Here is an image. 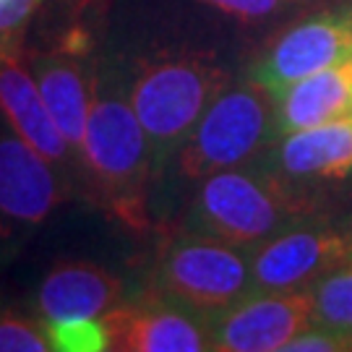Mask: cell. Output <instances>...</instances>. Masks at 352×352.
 I'll return each mask as SVG.
<instances>
[{
	"label": "cell",
	"instance_id": "277c9868",
	"mask_svg": "<svg viewBox=\"0 0 352 352\" xmlns=\"http://www.w3.org/2000/svg\"><path fill=\"white\" fill-rule=\"evenodd\" d=\"M277 139V94L256 84H230L199 118L177 151V175L190 183L258 160Z\"/></svg>",
	"mask_w": 352,
	"mask_h": 352
},
{
	"label": "cell",
	"instance_id": "ffe728a7",
	"mask_svg": "<svg viewBox=\"0 0 352 352\" xmlns=\"http://www.w3.org/2000/svg\"><path fill=\"white\" fill-rule=\"evenodd\" d=\"M201 3L227 13V16H235L240 21H261V19L279 13L295 0H201Z\"/></svg>",
	"mask_w": 352,
	"mask_h": 352
},
{
	"label": "cell",
	"instance_id": "8fae6325",
	"mask_svg": "<svg viewBox=\"0 0 352 352\" xmlns=\"http://www.w3.org/2000/svg\"><path fill=\"white\" fill-rule=\"evenodd\" d=\"M110 350L123 352H201L212 347V321L164 300L162 295L115 305L102 316Z\"/></svg>",
	"mask_w": 352,
	"mask_h": 352
},
{
	"label": "cell",
	"instance_id": "7c38bea8",
	"mask_svg": "<svg viewBox=\"0 0 352 352\" xmlns=\"http://www.w3.org/2000/svg\"><path fill=\"white\" fill-rule=\"evenodd\" d=\"M87 55L89 50L84 37L76 39V45L63 42L60 47L52 50L26 52V63L37 81L39 94L58 128L63 131L65 141L78 154V160H81V144L91 104V81H94V63H89Z\"/></svg>",
	"mask_w": 352,
	"mask_h": 352
},
{
	"label": "cell",
	"instance_id": "ba28073f",
	"mask_svg": "<svg viewBox=\"0 0 352 352\" xmlns=\"http://www.w3.org/2000/svg\"><path fill=\"white\" fill-rule=\"evenodd\" d=\"M347 60H352V6L314 13L292 24L272 39L248 78L279 97L295 81Z\"/></svg>",
	"mask_w": 352,
	"mask_h": 352
},
{
	"label": "cell",
	"instance_id": "8992f818",
	"mask_svg": "<svg viewBox=\"0 0 352 352\" xmlns=\"http://www.w3.org/2000/svg\"><path fill=\"white\" fill-rule=\"evenodd\" d=\"M352 235L305 217L248 251L253 292L311 287L350 261Z\"/></svg>",
	"mask_w": 352,
	"mask_h": 352
},
{
	"label": "cell",
	"instance_id": "d6986e66",
	"mask_svg": "<svg viewBox=\"0 0 352 352\" xmlns=\"http://www.w3.org/2000/svg\"><path fill=\"white\" fill-rule=\"evenodd\" d=\"M287 352H350L352 331L327 327H311L300 331L292 342H287Z\"/></svg>",
	"mask_w": 352,
	"mask_h": 352
},
{
	"label": "cell",
	"instance_id": "4fadbf2b",
	"mask_svg": "<svg viewBox=\"0 0 352 352\" xmlns=\"http://www.w3.org/2000/svg\"><path fill=\"white\" fill-rule=\"evenodd\" d=\"M258 160L295 188L344 180L352 175V115L277 136Z\"/></svg>",
	"mask_w": 352,
	"mask_h": 352
},
{
	"label": "cell",
	"instance_id": "7a4b0ae2",
	"mask_svg": "<svg viewBox=\"0 0 352 352\" xmlns=\"http://www.w3.org/2000/svg\"><path fill=\"white\" fill-rule=\"evenodd\" d=\"M230 84V71L209 52H154L128 65L126 91L149 139L154 175H162L214 97Z\"/></svg>",
	"mask_w": 352,
	"mask_h": 352
},
{
	"label": "cell",
	"instance_id": "3957f363",
	"mask_svg": "<svg viewBox=\"0 0 352 352\" xmlns=\"http://www.w3.org/2000/svg\"><path fill=\"white\" fill-rule=\"evenodd\" d=\"M308 214L311 204L302 190L256 160L204 177L186 227L251 251Z\"/></svg>",
	"mask_w": 352,
	"mask_h": 352
},
{
	"label": "cell",
	"instance_id": "5b68a950",
	"mask_svg": "<svg viewBox=\"0 0 352 352\" xmlns=\"http://www.w3.org/2000/svg\"><path fill=\"white\" fill-rule=\"evenodd\" d=\"M154 289L164 300L214 321L253 295L248 251L183 227L157 253Z\"/></svg>",
	"mask_w": 352,
	"mask_h": 352
},
{
	"label": "cell",
	"instance_id": "6da1fadb",
	"mask_svg": "<svg viewBox=\"0 0 352 352\" xmlns=\"http://www.w3.org/2000/svg\"><path fill=\"white\" fill-rule=\"evenodd\" d=\"M84 183L123 225H149V186L157 180L144 126L131 107L126 68L115 58L94 63L91 104L81 144Z\"/></svg>",
	"mask_w": 352,
	"mask_h": 352
},
{
	"label": "cell",
	"instance_id": "2e32d148",
	"mask_svg": "<svg viewBox=\"0 0 352 352\" xmlns=\"http://www.w3.org/2000/svg\"><path fill=\"white\" fill-rule=\"evenodd\" d=\"M316 327L352 331V258L311 285Z\"/></svg>",
	"mask_w": 352,
	"mask_h": 352
},
{
	"label": "cell",
	"instance_id": "ac0fdd59",
	"mask_svg": "<svg viewBox=\"0 0 352 352\" xmlns=\"http://www.w3.org/2000/svg\"><path fill=\"white\" fill-rule=\"evenodd\" d=\"M52 350L45 321L19 311H0V352H47Z\"/></svg>",
	"mask_w": 352,
	"mask_h": 352
},
{
	"label": "cell",
	"instance_id": "e0dca14e",
	"mask_svg": "<svg viewBox=\"0 0 352 352\" xmlns=\"http://www.w3.org/2000/svg\"><path fill=\"white\" fill-rule=\"evenodd\" d=\"M52 350L58 352H102L110 350V331L104 318H63L45 321Z\"/></svg>",
	"mask_w": 352,
	"mask_h": 352
},
{
	"label": "cell",
	"instance_id": "5bb4252c",
	"mask_svg": "<svg viewBox=\"0 0 352 352\" xmlns=\"http://www.w3.org/2000/svg\"><path fill=\"white\" fill-rule=\"evenodd\" d=\"M123 285L113 272L91 261H58L37 287V314L42 321L102 318L120 305Z\"/></svg>",
	"mask_w": 352,
	"mask_h": 352
},
{
	"label": "cell",
	"instance_id": "30bf717a",
	"mask_svg": "<svg viewBox=\"0 0 352 352\" xmlns=\"http://www.w3.org/2000/svg\"><path fill=\"white\" fill-rule=\"evenodd\" d=\"M0 115L32 149L42 154L63 175L68 186H74L78 177L84 180L81 160L65 141L63 131L58 128L42 100L24 50L8 52L0 60Z\"/></svg>",
	"mask_w": 352,
	"mask_h": 352
},
{
	"label": "cell",
	"instance_id": "52a82bcc",
	"mask_svg": "<svg viewBox=\"0 0 352 352\" xmlns=\"http://www.w3.org/2000/svg\"><path fill=\"white\" fill-rule=\"evenodd\" d=\"M68 188L63 175L0 118V243L37 232Z\"/></svg>",
	"mask_w": 352,
	"mask_h": 352
},
{
	"label": "cell",
	"instance_id": "7402d4cb",
	"mask_svg": "<svg viewBox=\"0 0 352 352\" xmlns=\"http://www.w3.org/2000/svg\"><path fill=\"white\" fill-rule=\"evenodd\" d=\"M350 258H352V245H350Z\"/></svg>",
	"mask_w": 352,
	"mask_h": 352
},
{
	"label": "cell",
	"instance_id": "9a60e30c",
	"mask_svg": "<svg viewBox=\"0 0 352 352\" xmlns=\"http://www.w3.org/2000/svg\"><path fill=\"white\" fill-rule=\"evenodd\" d=\"M352 115V60L305 76L277 97V136Z\"/></svg>",
	"mask_w": 352,
	"mask_h": 352
},
{
	"label": "cell",
	"instance_id": "9c48e42d",
	"mask_svg": "<svg viewBox=\"0 0 352 352\" xmlns=\"http://www.w3.org/2000/svg\"><path fill=\"white\" fill-rule=\"evenodd\" d=\"M316 327L311 287L253 292L212 321V347L222 352L285 350L300 331Z\"/></svg>",
	"mask_w": 352,
	"mask_h": 352
},
{
	"label": "cell",
	"instance_id": "44dd1931",
	"mask_svg": "<svg viewBox=\"0 0 352 352\" xmlns=\"http://www.w3.org/2000/svg\"><path fill=\"white\" fill-rule=\"evenodd\" d=\"M39 0H0V37L24 34L26 21L37 11Z\"/></svg>",
	"mask_w": 352,
	"mask_h": 352
}]
</instances>
